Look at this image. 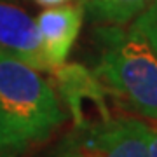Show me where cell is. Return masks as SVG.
<instances>
[{
	"mask_svg": "<svg viewBox=\"0 0 157 157\" xmlns=\"http://www.w3.org/2000/svg\"><path fill=\"white\" fill-rule=\"evenodd\" d=\"M94 75L113 98L135 113L157 121V54L143 35L129 26L103 25Z\"/></svg>",
	"mask_w": 157,
	"mask_h": 157,
	"instance_id": "cell-2",
	"label": "cell"
},
{
	"mask_svg": "<svg viewBox=\"0 0 157 157\" xmlns=\"http://www.w3.org/2000/svg\"><path fill=\"white\" fill-rule=\"evenodd\" d=\"M37 2L42 4V6H45V7H56V6L67 4V2H70V0H37Z\"/></svg>",
	"mask_w": 157,
	"mask_h": 157,
	"instance_id": "cell-10",
	"label": "cell"
},
{
	"mask_svg": "<svg viewBox=\"0 0 157 157\" xmlns=\"http://www.w3.org/2000/svg\"><path fill=\"white\" fill-rule=\"evenodd\" d=\"M63 121L52 86L39 70L0 49V154L14 155L49 138Z\"/></svg>",
	"mask_w": 157,
	"mask_h": 157,
	"instance_id": "cell-1",
	"label": "cell"
},
{
	"mask_svg": "<svg viewBox=\"0 0 157 157\" xmlns=\"http://www.w3.org/2000/svg\"><path fill=\"white\" fill-rule=\"evenodd\" d=\"M59 100L67 103L75 126L113 117L108 110L105 87L93 72L82 65H59L52 70Z\"/></svg>",
	"mask_w": 157,
	"mask_h": 157,
	"instance_id": "cell-4",
	"label": "cell"
},
{
	"mask_svg": "<svg viewBox=\"0 0 157 157\" xmlns=\"http://www.w3.org/2000/svg\"><path fill=\"white\" fill-rule=\"evenodd\" d=\"M0 49L28 63L35 70L52 72L45 58L37 21L19 7L0 0Z\"/></svg>",
	"mask_w": 157,
	"mask_h": 157,
	"instance_id": "cell-5",
	"label": "cell"
},
{
	"mask_svg": "<svg viewBox=\"0 0 157 157\" xmlns=\"http://www.w3.org/2000/svg\"><path fill=\"white\" fill-rule=\"evenodd\" d=\"M131 26L145 37L157 54V0H152L145 11L133 21Z\"/></svg>",
	"mask_w": 157,
	"mask_h": 157,
	"instance_id": "cell-8",
	"label": "cell"
},
{
	"mask_svg": "<svg viewBox=\"0 0 157 157\" xmlns=\"http://www.w3.org/2000/svg\"><path fill=\"white\" fill-rule=\"evenodd\" d=\"M82 19L84 9L80 4L49 7L35 19L42 40V49L52 65V70L67 61L78 37Z\"/></svg>",
	"mask_w": 157,
	"mask_h": 157,
	"instance_id": "cell-6",
	"label": "cell"
},
{
	"mask_svg": "<svg viewBox=\"0 0 157 157\" xmlns=\"http://www.w3.org/2000/svg\"><path fill=\"white\" fill-rule=\"evenodd\" d=\"M148 155L157 157V129L150 128V138H148Z\"/></svg>",
	"mask_w": 157,
	"mask_h": 157,
	"instance_id": "cell-9",
	"label": "cell"
},
{
	"mask_svg": "<svg viewBox=\"0 0 157 157\" xmlns=\"http://www.w3.org/2000/svg\"><path fill=\"white\" fill-rule=\"evenodd\" d=\"M148 138V124L115 115L75 126L63 140L58 157H150Z\"/></svg>",
	"mask_w": 157,
	"mask_h": 157,
	"instance_id": "cell-3",
	"label": "cell"
},
{
	"mask_svg": "<svg viewBox=\"0 0 157 157\" xmlns=\"http://www.w3.org/2000/svg\"><path fill=\"white\" fill-rule=\"evenodd\" d=\"M152 0H80L84 14L101 25L124 26L135 21Z\"/></svg>",
	"mask_w": 157,
	"mask_h": 157,
	"instance_id": "cell-7",
	"label": "cell"
}]
</instances>
